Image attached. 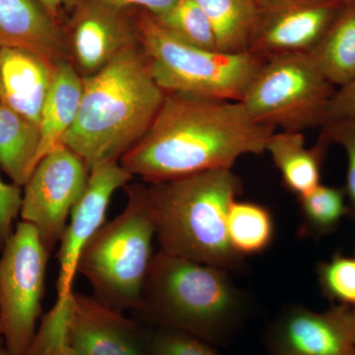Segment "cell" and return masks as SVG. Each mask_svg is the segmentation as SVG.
<instances>
[{
  "label": "cell",
  "instance_id": "cell-1",
  "mask_svg": "<svg viewBox=\"0 0 355 355\" xmlns=\"http://www.w3.org/2000/svg\"><path fill=\"white\" fill-rule=\"evenodd\" d=\"M275 132L254 121L241 102L166 93L146 135L120 164L151 184L231 170L242 156L266 153Z\"/></svg>",
  "mask_w": 355,
  "mask_h": 355
},
{
  "label": "cell",
  "instance_id": "cell-2",
  "mask_svg": "<svg viewBox=\"0 0 355 355\" xmlns=\"http://www.w3.org/2000/svg\"><path fill=\"white\" fill-rule=\"evenodd\" d=\"M165 96L140 44L123 51L104 69L83 77L78 113L64 146L90 170L119 161L146 135Z\"/></svg>",
  "mask_w": 355,
  "mask_h": 355
},
{
  "label": "cell",
  "instance_id": "cell-3",
  "mask_svg": "<svg viewBox=\"0 0 355 355\" xmlns=\"http://www.w3.org/2000/svg\"><path fill=\"white\" fill-rule=\"evenodd\" d=\"M241 190L228 169L153 184L147 193L159 250L227 272L239 268L244 258L229 242L227 216Z\"/></svg>",
  "mask_w": 355,
  "mask_h": 355
},
{
  "label": "cell",
  "instance_id": "cell-4",
  "mask_svg": "<svg viewBox=\"0 0 355 355\" xmlns=\"http://www.w3.org/2000/svg\"><path fill=\"white\" fill-rule=\"evenodd\" d=\"M246 302L227 270L159 250L135 310L161 328L184 331L210 343L239 322Z\"/></svg>",
  "mask_w": 355,
  "mask_h": 355
},
{
  "label": "cell",
  "instance_id": "cell-5",
  "mask_svg": "<svg viewBox=\"0 0 355 355\" xmlns=\"http://www.w3.org/2000/svg\"><path fill=\"white\" fill-rule=\"evenodd\" d=\"M125 209L103 224L84 248L77 273L88 280L93 296L121 312L139 305L154 257L155 226L147 188L127 187Z\"/></svg>",
  "mask_w": 355,
  "mask_h": 355
},
{
  "label": "cell",
  "instance_id": "cell-6",
  "mask_svg": "<svg viewBox=\"0 0 355 355\" xmlns=\"http://www.w3.org/2000/svg\"><path fill=\"white\" fill-rule=\"evenodd\" d=\"M154 80L165 93L240 101L263 62L253 53L205 50L182 41L147 11L133 16Z\"/></svg>",
  "mask_w": 355,
  "mask_h": 355
},
{
  "label": "cell",
  "instance_id": "cell-7",
  "mask_svg": "<svg viewBox=\"0 0 355 355\" xmlns=\"http://www.w3.org/2000/svg\"><path fill=\"white\" fill-rule=\"evenodd\" d=\"M334 92L309 53H279L263 60L239 102L257 123L301 132L323 127Z\"/></svg>",
  "mask_w": 355,
  "mask_h": 355
},
{
  "label": "cell",
  "instance_id": "cell-8",
  "mask_svg": "<svg viewBox=\"0 0 355 355\" xmlns=\"http://www.w3.org/2000/svg\"><path fill=\"white\" fill-rule=\"evenodd\" d=\"M132 178L118 161L101 163L90 170L85 191L60 238L57 301L44 317L26 355H65V328L81 254L89 240L105 223L114 191L125 186Z\"/></svg>",
  "mask_w": 355,
  "mask_h": 355
},
{
  "label": "cell",
  "instance_id": "cell-9",
  "mask_svg": "<svg viewBox=\"0 0 355 355\" xmlns=\"http://www.w3.org/2000/svg\"><path fill=\"white\" fill-rule=\"evenodd\" d=\"M0 257V310L4 349L25 355L36 336L42 314L46 251L38 231L25 221L14 228Z\"/></svg>",
  "mask_w": 355,
  "mask_h": 355
},
{
  "label": "cell",
  "instance_id": "cell-10",
  "mask_svg": "<svg viewBox=\"0 0 355 355\" xmlns=\"http://www.w3.org/2000/svg\"><path fill=\"white\" fill-rule=\"evenodd\" d=\"M89 176L90 169L83 159L62 146L39 161L25 184L21 220L36 228L49 253L60 243Z\"/></svg>",
  "mask_w": 355,
  "mask_h": 355
},
{
  "label": "cell",
  "instance_id": "cell-11",
  "mask_svg": "<svg viewBox=\"0 0 355 355\" xmlns=\"http://www.w3.org/2000/svg\"><path fill=\"white\" fill-rule=\"evenodd\" d=\"M97 0H77L71 9L70 57L83 77L104 69L123 51L139 46L133 17Z\"/></svg>",
  "mask_w": 355,
  "mask_h": 355
},
{
  "label": "cell",
  "instance_id": "cell-12",
  "mask_svg": "<svg viewBox=\"0 0 355 355\" xmlns=\"http://www.w3.org/2000/svg\"><path fill=\"white\" fill-rule=\"evenodd\" d=\"M268 340L273 355H349L355 349V308H289L272 324Z\"/></svg>",
  "mask_w": 355,
  "mask_h": 355
},
{
  "label": "cell",
  "instance_id": "cell-13",
  "mask_svg": "<svg viewBox=\"0 0 355 355\" xmlns=\"http://www.w3.org/2000/svg\"><path fill=\"white\" fill-rule=\"evenodd\" d=\"M65 355H148L147 336L123 312L74 292L64 334Z\"/></svg>",
  "mask_w": 355,
  "mask_h": 355
},
{
  "label": "cell",
  "instance_id": "cell-14",
  "mask_svg": "<svg viewBox=\"0 0 355 355\" xmlns=\"http://www.w3.org/2000/svg\"><path fill=\"white\" fill-rule=\"evenodd\" d=\"M347 0H291L265 9L249 53L265 60L308 53L324 36Z\"/></svg>",
  "mask_w": 355,
  "mask_h": 355
},
{
  "label": "cell",
  "instance_id": "cell-15",
  "mask_svg": "<svg viewBox=\"0 0 355 355\" xmlns=\"http://www.w3.org/2000/svg\"><path fill=\"white\" fill-rule=\"evenodd\" d=\"M0 49H19L57 64L70 60L60 23L39 0H0Z\"/></svg>",
  "mask_w": 355,
  "mask_h": 355
},
{
  "label": "cell",
  "instance_id": "cell-16",
  "mask_svg": "<svg viewBox=\"0 0 355 355\" xmlns=\"http://www.w3.org/2000/svg\"><path fill=\"white\" fill-rule=\"evenodd\" d=\"M55 71V64L36 53L0 49V102L39 125Z\"/></svg>",
  "mask_w": 355,
  "mask_h": 355
},
{
  "label": "cell",
  "instance_id": "cell-17",
  "mask_svg": "<svg viewBox=\"0 0 355 355\" xmlns=\"http://www.w3.org/2000/svg\"><path fill=\"white\" fill-rule=\"evenodd\" d=\"M83 90V77L70 60L58 62L40 121L41 140L37 164L53 149L64 146L65 137L76 120Z\"/></svg>",
  "mask_w": 355,
  "mask_h": 355
},
{
  "label": "cell",
  "instance_id": "cell-18",
  "mask_svg": "<svg viewBox=\"0 0 355 355\" xmlns=\"http://www.w3.org/2000/svg\"><path fill=\"white\" fill-rule=\"evenodd\" d=\"M329 142L321 137L317 146L308 148L300 132H273L266 144L272 162L282 175L287 190L300 196L321 184V169Z\"/></svg>",
  "mask_w": 355,
  "mask_h": 355
},
{
  "label": "cell",
  "instance_id": "cell-19",
  "mask_svg": "<svg viewBox=\"0 0 355 355\" xmlns=\"http://www.w3.org/2000/svg\"><path fill=\"white\" fill-rule=\"evenodd\" d=\"M324 78L343 86L355 78V0H347L316 46L308 51Z\"/></svg>",
  "mask_w": 355,
  "mask_h": 355
},
{
  "label": "cell",
  "instance_id": "cell-20",
  "mask_svg": "<svg viewBox=\"0 0 355 355\" xmlns=\"http://www.w3.org/2000/svg\"><path fill=\"white\" fill-rule=\"evenodd\" d=\"M207 14L216 35L217 51L247 53L265 9L256 0H195Z\"/></svg>",
  "mask_w": 355,
  "mask_h": 355
},
{
  "label": "cell",
  "instance_id": "cell-21",
  "mask_svg": "<svg viewBox=\"0 0 355 355\" xmlns=\"http://www.w3.org/2000/svg\"><path fill=\"white\" fill-rule=\"evenodd\" d=\"M39 125L0 102V169L24 187L37 165Z\"/></svg>",
  "mask_w": 355,
  "mask_h": 355
},
{
  "label": "cell",
  "instance_id": "cell-22",
  "mask_svg": "<svg viewBox=\"0 0 355 355\" xmlns=\"http://www.w3.org/2000/svg\"><path fill=\"white\" fill-rule=\"evenodd\" d=\"M275 225L263 205L235 200L227 216V235L233 250L245 257L263 253L275 239Z\"/></svg>",
  "mask_w": 355,
  "mask_h": 355
},
{
  "label": "cell",
  "instance_id": "cell-23",
  "mask_svg": "<svg viewBox=\"0 0 355 355\" xmlns=\"http://www.w3.org/2000/svg\"><path fill=\"white\" fill-rule=\"evenodd\" d=\"M345 191L320 184L314 190L299 197L301 230L305 235L323 236L338 228L349 212Z\"/></svg>",
  "mask_w": 355,
  "mask_h": 355
},
{
  "label": "cell",
  "instance_id": "cell-24",
  "mask_svg": "<svg viewBox=\"0 0 355 355\" xmlns=\"http://www.w3.org/2000/svg\"><path fill=\"white\" fill-rule=\"evenodd\" d=\"M153 17L182 41L198 48L217 51L212 26L207 14L195 0H177L167 12Z\"/></svg>",
  "mask_w": 355,
  "mask_h": 355
},
{
  "label": "cell",
  "instance_id": "cell-25",
  "mask_svg": "<svg viewBox=\"0 0 355 355\" xmlns=\"http://www.w3.org/2000/svg\"><path fill=\"white\" fill-rule=\"evenodd\" d=\"M318 280L324 295L338 304L355 308V258L336 254L320 263Z\"/></svg>",
  "mask_w": 355,
  "mask_h": 355
},
{
  "label": "cell",
  "instance_id": "cell-26",
  "mask_svg": "<svg viewBox=\"0 0 355 355\" xmlns=\"http://www.w3.org/2000/svg\"><path fill=\"white\" fill-rule=\"evenodd\" d=\"M147 349L148 355H220L202 338L168 328L147 336Z\"/></svg>",
  "mask_w": 355,
  "mask_h": 355
},
{
  "label": "cell",
  "instance_id": "cell-27",
  "mask_svg": "<svg viewBox=\"0 0 355 355\" xmlns=\"http://www.w3.org/2000/svg\"><path fill=\"white\" fill-rule=\"evenodd\" d=\"M322 137L329 144L342 146L347 155V171L345 195L349 198V211L355 219V121H335L323 125Z\"/></svg>",
  "mask_w": 355,
  "mask_h": 355
},
{
  "label": "cell",
  "instance_id": "cell-28",
  "mask_svg": "<svg viewBox=\"0 0 355 355\" xmlns=\"http://www.w3.org/2000/svg\"><path fill=\"white\" fill-rule=\"evenodd\" d=\"M22 191L0 178V253L14 231V222L20 216Z\"/></svg>",
  "mask_w": 355,
  "mask_h": 355
},
{
  "label": "cell",
  "instance_id": "cell-29",
  "mask_svg": "<svg viewBox=\"0 0 355 355\" xmlns=\"http://www.w3.org/2000/svg\"><path fill=\"white\" fill-rule=\"evenodd\" d=\"M335 121H355V78L335 90L327 105L323 125Z\"/></svg>",
  "mask_w": 355,
  "mask_h": 355
},
{
  "label": "cell",
  "instance_id": "cell-30",
  "mask_svg": "<svg viewBox=\"0 0 355 355\" xmlns=\"http://www.w3.org/2000/svg\"><path fill=\"white\" fill-rule=\"evenodd\" d=\"M107 6L121 10L137 8L147 11L153 16H160L167 12L177 0H97Z\"/></svg>",
  "mask_w": 355,
  "mask_h": 355
},
{
  "label": "cell",
  "instance_id": "cell-31",
  "mask_svg": "<svg viewBox=\"0 0 355 355\" xmlns=\"http://www.w3.org/2000/svg\"><path fill=\"white\" fill-rule=\"evenodd\" d=\"M48 12L60 22V16L67 10H71L77 0H39Z\"/></svg>",
  "mask_w": 355,
  "mask_h": 355
},
{
  "label": "cell",
  "instance_id": "cell-32",
  "mask_svg": "<svg viewBox=\"0 0 355 355\" xmlns=\"http://www.w3.org/2000/svg\"><path fill=\"white\" fill-rule=\"evenodd\" d=\"M256 1L260 3L263 9H270L272 7L279 6L280 4L286 3V2L291 1V0H256Z\"/></svg>",
  "mask_w": 355,
  "mask_h": 355
},
{
  "label": "cell",
  "instance_id": "cell-33",
  "mask_svg": "<svg viewBox=\"0 0 355 355\" xmlns=\"http://www.w3.org/2000/svg\"><path fill=\"white\" fill-rule=\"evenodd\" d=\"M4 350V340L2 336V327H1V310H0V352Z\"/></svg>",
  "mask_w": 355,
  "mask_h": 355
},
{
  "label": "cell",
  "instance_id": "cell-34",
  "mask_svg": "<svg viewBox=\"0 0 355 355\" xmlns=\"http://www.w3.org/2000/svg\"><path fill=\"white\" fill-rule=\"evenodd\" d=\"M2 99V87H1V81H0V101Z\"/></svg>",
  "mask_w": 355,
  "mask_h": 355
},
{
  "label": "cell",
  "instance_id": "cell-35",
  "mask_svg": "<svg viewBox=\"0 0 355 355\" xmlns=\"http://www.w3.org/2000/svg\"><path fill=\"white\" fill-rule=\"evenodd\" d=\"M0 355H10V354H7L6 350L4 349V350H2L1 352H0Z\"/></svg>",
  "mask_w": 355,
  "mask_h": 355
},
{
  "label": "cell",
  "instance_id": "cell-36",
  "mask_svg": "<svg viewBox=\"0 0 355 355\" xmlns=\"http://www.w3.org/2000/svg\"><path fill=\"white\" fill-rule=\"evenodd\" d=\"M349 355H355V349Z\"/></svg>",
  "mask_w": 355,
  "mask_h": 355
},
{
  "label": "cell",
  "instance_id": "cell-37",
  "mask_svg": "<svg viewBox=\"0 0 355 355\" xmlns=\"http://www.w3.org/2000/svg\"><path fill=\"white\" fill-rule=\"evenodd\" d=\"M354 258H355V251H354Z\"/></svg>",
  "mask_w": 355,
  "mask_h": 355
}]
</instances>
